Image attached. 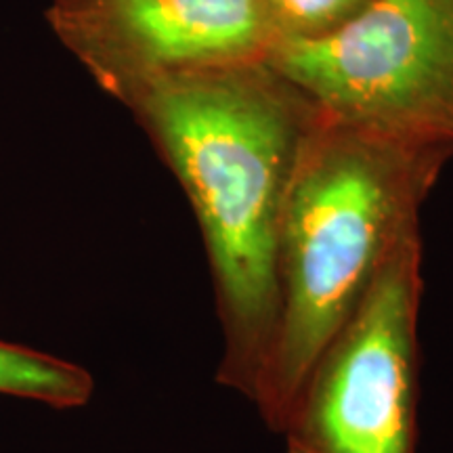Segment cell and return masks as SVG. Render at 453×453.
Returning a JSON list of instances; mask_svg holds the SVG:
<instances>
[{
	"instance_id": "cell-4",
	"label": "cell",
	"mask_w": 453,
	"mask_h": 453,
	"mask_svg": "<svg viewBox=\"0 0 453 453\" xmlns=\"http://www.w3.org/2000/svg\"><path fill=\"white\" fill-rule=\"evenodd\" d=\"M267 64L324 116L453 141V0H372L330 36L275 44Z\"/></svg>"
},
{
	"instance_id": "cell-2",
	"label": "cell",
	"mask_w": 453,
	"mask_h": 453,
	"mask_svg": "<svg viewBox=\"0 0 453 453\" xmlns=\"http://www.w3.org/2000/svg\"><path fill=\"white\" fill-rule=\"evenodd\" d=\"M453 157V141L413 139L317 111L300 143L277 242L280 309L250 403L280 433L300 384Z\"/></svg>"
},
{
	"instance_id": "cell-1",
	"label": "cell",
	"mask_w": 453,
	"mask_h": 453,
	"mask_svg": "<svg viewBox=\"0 0 453 453\" xmlns=\"http://www.w3.org/2000/svg\"><path fill=\"white\" fill-rule=\"evenodd\" d=\"M124 105L200 225L220 330L219 387L250 401L277 326L283 200L315 105L267 61L170 78Z\"/></svg>"
},
{
	"instance_id": "cell-5",
	"label": "cell",
	"mask_w": 453,
	"mask_h": 453,
	"mask_svg": "<svg viewBox=\"0 0 453 453\" xmlns=\"http://www.w3.org/2000/svg\"><path fill=\"white\" fill-rule=\"evenodd\" d=\"M47 21L120 104L170 78L263 64L277 44L260 0H53Z\"/></svg>"
},
{
	"instance_id": "cell-6",
	"label": "cell",
	"mask_w": 453,
	"mask_h": 453,
	"mask_svg": "<svg viewBox=\"0 0 453 453\" xmlns=\"http://www.w3.org/2000/svg\"><path fill=\"white\" fill-rule=\"evenodd\" d=\"M0 395L59 411L81 410L93 399L95 378L64 357L0 338Z\"/></svg>"
},
{
	"instance_id": "cell-3",
	"label": "cell",
	"mask_w": 453,
	"mask_h": 453,
	"mask_svg": "<svg viewBox=\"0 0 453 453\" xmlns=\"http://www.w3.org/2000/svg\"><path fill=\"white\" fill-rule=\"evenodd\" d=\"M422 292L416 226L315 357L277 433L286 453H418Z\"/></svg>"
},
{
	"instance_id": "cell-7",
	"label": "cell",
	"mask_w": 453,
	"mask_h": 453,
	"mask_svg": "<svg viewBox=\"0 0 453 453\" xmlns=\"http://www.w3.org/2000/svg\"><path fill=\"white\" fill-rule=\"evenodd\" d=\"M280 42L319 41L344 27L372 0H260Z\"/></svg>"
}]
</instances>
